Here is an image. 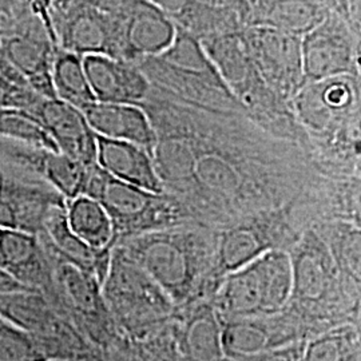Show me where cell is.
<instances>
[{"label": "cell", "mask_w": 361, "mask_h": 361, "mask_svg": "<svg viewBox=\"0 0 361 361\" xmlns=\"http://www.w3.org/2000/svg\"><path fill=\"white\" fill-rule=\"evenodd\" d=\"M28 7H32L30 0H0V18L11 19L18 13H23Z\"/></svg>", "instance_id": "obj_31"}, {"label": "cell", "mask_w": 361, "mask_h": 361, "mask_svg": "<svg viewBox=\"0 0 361 361\" xmlns=\"http://www.w3.org/2000/svg\"><path fill=\"white\" fill-rule=\"evenodd\" d=\"M0 268L34 292L51 295L54 262L39 234L0 228Z\"/></svg>", "instance_id": "obj_11"}, {"label": "cell", "mask_w": 361, "mask_h": 361, "mask_svg": "<svg viewBox=\"0 0 361 361\" xmlns=\"http://www.w3.org/2000/svg\"><path fill=\"white\" fill-rule=\"evenodd\" d=\"M109 310L121 323H137L150 313L165 312L168 295L142 268L119 247L113 245L107 276L102 285Z\"/></svg>", "instance_id": "obj_4"}, {"label": "cell", "mask_w": 361, "mask_h": 361, "mask_svg": "<svg viewBox=\"0 0 361 361\" xmlns=\"http://www.w3.org/2000/svg\"><path fill=\"white\" fill-rule=\"evenodd\" d=\"M39 235L55 256L95 276L104 285L110 267L113 246L107 249H95L82 241L67 224L66 205L52 210L44 222L43 232Z\"/></svg>", "instance_id": "obj_16"}, {"label": "cell", "mask_w": 361, "mask_h": 361, "mask_svg": "<svg viewBox=\"0 0 361 361\" xmlns=\"http://www.w3.org/2000/svg\"><path fill=\"white\" fill-rule=\"evenodd\" d=\"M0 319L25 329L40 341L55 335L67 317L42 293L20 292L0 295Z\"/></svg>", "instance_id": "obj_18"}, {"label": "cell", "mask_w": 361, "mask_h": 361, "mask_svg": "<svg viewBox=\"0 0 361 361\" xmlns=\"http://www.w3.org/2000/svg\"><path fill=\"white\" fill-rule=\"evenodd\" d=\"M50 3H51V0H31L32 8L35 10V13H38L39 16H40L46 23H47V26L51 28L50 19H49V8H50ZM52 34H54V32H52ZM54 38H55V37H54Z\"/></svg>", "instance_id": "obj_35"}, {"label": "cell", "mask_w": 361, "mask_h": 361, "mask_svg": "<svg viewBox=\"0 0 361 361\" xmlns=\"http://www.w3.org/2000/svg\"><path fill=\"white\" fill-rule=\"evenodd\" d=\"M49 19L59 49L79 56L116 54V16L68 0H51Z\"/></svg>", "instance_id": "obj_6"}, {"label": "cell", "mask_w": 361, "mask_h": 361, "mask_svg": "<svg viewBox=\"0 0 361 361\" xmlns=\"http://www.w3.org/2000/svg\"><path fill=\"white\" fill-rule=\"evenodd\" d=\"M83 65L97 102L142 106L152 85L137 63L109 55L83 56Z\"/></svg>", "instance_id": "obj_12"}, {"label": "cell", "mask_w": 361, "mask_h": 361, "mask_svg": "<svg viewBox=\"0 0 361 361\" xmlns=\"http://www.w3.org/2000/svg\"><path fill=\"white\" fill-rule=\"evenodd\" d=\"M353 356L348 337L329 334L312 341L304 350L301 361H347Z\"/></svg>", "instance_id": "obj_27"}, {"label": "cell", "mask_w": 361, "mask_h": 361, "mask_svg": "<svg viewBox=\"0 0 361 361\" xmlns=\"http://www.w3.org/2000/svg\"><path fill=\"white\" fill-rule=\"evenodd\" d=\"M44 361H79V360H63V359H50V360Z\"/></svg>", "instance_id": "obj_38"}, {"label": "cell", "mask_w": 361, "mask_h": 361, "mask_svg": "<svg viewBox=\"0 0 361 361\" xmlns=\"http://www.w3.org/2000/svg\"><path fill=\"white\" fill-rule=\"evenodd\" d=\"M58 152L91 166L97 164V134L82 110L56 98H43L32 113Z\"/></svg>", "instance_id": "obj_13"}, {"label": "cell", "mask_w": 361, "mask_h": 361, "mask_svg": "<svg viewBox=\"0 0 361 361\" xmlns=\"http://www.w3.org/2000/svg\"><path fill=\"white\" fill-rule=\"evenodd\" d=\"M20 292H34V290L27 288L26 285L19 283L8 271L0 268V295L20 293Z\"/></svg>", "instance_id": "obj_30"}, {"label": "cell", "mask_w": 361, "mask_h": 361, "mask_svg": "<svg viewBox=\"0 0 361 361\" xmlns=\"http://www.w3.org/2000/svg\"><path fill=\"white\" fill-rule=\"evenodd\" d=\"M255 359L256 361H296L293 352H288V350L274 352V353H269L265 356L258 355Z\"/></svg>", "instance_id": "obj_36"}, {"label": "cell", "mask_w": 361, "mask_h": 361, "mask_svg": "<svg viewBox=\"0 0 361 361\" xmlns=\"http://www.w3.org/2000/svg\"><path fill=\"white\" fill-rule=\"evenodd\" d=\"M349 13L352 27L360 35L361 0H349Z\"/></svg>", "instance_id": "obj_34"}, {"label": "cell", "mask_w": 361, "mask_h": 361, "mask_svg": "<svg viewBox=\"0 0 361 361\" xmlns=\"http://www.w3.org/2000/svg\"><path fill=\"white\" fill-rule=\"evenodd\" d=\"M293 290L289 253L265 250L225 279L217 296L219 312L228 319H250L283 310Z\"/></svg>", "instance_id": "obj_1"}, {"label": "cell", "mask_w": 361, "mask_h": 361, "mask_svg": "<svg viewBox=\"0 0 361 361\" xmlns=\"http://www.w3.org/2000/svg\"><path fill=\"white\" fill-rule=\"evenodd\" d=\"M0 159L13 168L46 180L66 201L83 194L92 166L61 152L38 149L1 138Z\"/></svg>", "instance_id": "obj_10"}, {"label": "cell", "mask_w": 361, "mask_h": 361, "mask_svg": "<svg viewBox=\"0 0 361 361\" xmlns=\"http://www.w3.org/2000/svg\"><path fill=\"white\" fill-rule=\"evenodd\" d=\"M355 30L335 13L301 37V65L305 83L350 75L356 67Z\"/></svg>", "instance_id": "obj_7"}, {"label": "cell", "mask_w": 361, "mask_h": 361, "mask_svg": "<svg viewBox=\"0 0 361 361\" xmlns=\"http://www.w3.org/2000/svg\"><path fill=\"white\" fill-rule=\"evenodd\" d=\"M47 360L35 337L0 319V361Z\"/></svg>", "instance_id": "obj_26"}, {"label": "cell", "mask_w": 361, "mask_h": 361, "mask_svg": "<svg viewBox=\"0 0 361 361\" xmlns=\"http://www.w3.org/2000/svg\"><path fill=\"white\" fill-rule=\"evenodd\" d=\"M0 138L38 149L58 152L37 116L20 109L0 110Z\"/></svg>", "instance_id": "obj_25"}, {"label": "cell", "mask_w": 361, "mask_h": 361, "mask_svg": "<svg viewBox=\"0 0 361 361\" xmlns=\"http://www.w3.org/2000/svg\"><path fill=\"white\" fill-rule=\"evenodd\" d=\"M229 3H232L233 6L238 10V13L241 15V19L244 22V13H245L246 8L255 1V0H228Z\"/></svg>", "instance_id": "obj_37"}, {"label": "cell", "mask_w": 361, "mask_h": 361, "mask_svg": "<svg viewBox=\"0 0 361 361\" xmlns=\"http://www.w3.org/2000/svg\"><path fill=\"white\" fill-rule=\"evenodd\" d=\"M269 343L265 328L252 319H231L221 328L222 352L231 359H255L268 349Z\"/></svg>", "instance_id": "obj_23"}, {"label": "cell", "mask_w": 361, "mask_h": 361, "mask_svg": "<svg viewBox=\"0 0 361 361\" xmlns=\"http://www.w3.org/2000/svg\"><path fill=\"white\" fill-rule=\"evenodd\" d=\"M147 1L153 3L155 6L161 7L162 10H165L166 13L173 15V13H178L188 0H147Z\"/></svg>", "instance_id": "obj_33"}, {"label": "cell", "mask_w": 361, "mask_h": 361, "mask_svg": "<svg viewBox=\"0 0 361 361\" xmlns=\"http://www.w3.org/2000/svg\"><path fill=\"white\" fill-rule=\"evenodd\" d=\"M97 165L118 180L153 193H165L153 155L135 143L97 135Z\"/></svg>", "instance_id": "obj_15"}, {"label": "cell", "mask_w": 361, "mask_h": 361, "mask_svg": "<svg viewBox=\"0 0 361 361\" xmlns=\"http://www.w3.org/2000/svg\"><path fill=\"white\" fill-rule=\"evenodd\" d=\"M183 352L190 361H221V326L210 308H201L185 325Z\"/></svg>", "instance_id": "obj_22"}, {"label": "cell", "mask_w": 361, "mask_h": 361, "mask_svg": "<svg viewBox=\"0 0 361 361\" xmlns=\"http://www.w3.org/2000/svg\"><path fill=\"white\" fill-rule=\"evenodd\" d=\"M246 51L259 78L281 97H293L305 85L301 65V37L265 26L241 31Z\"/></svg>", "instance_id": "obj_5"}, {"label": "cell", "mask_w": 361, "mask_h": 361, "mask_svg": "<svg viewBox=\"0 0 361 361\" xmlns=\"http://www.w3.org/2000/svg\"><path fill=\"white\" fill-rule=\"evenodd\" d=\"M43 98L31 87L13 86L0 77V110L20 109L32 114Z\"/></svg>", "instance_id": "obj_28"}, {"label": "cell", "mask_w": 361, "mask_h": 361, "mask_svg": "<svg viewBox=\"0 0 361 361\" xmlns=\"http://www.w3.org/2000/svg\"><path fill=\"white\" fill-rule=\"evenodd\" d=\"M290 256L293 290L300 298L317 300L323 296L331 280V261L323 244L308 234Z\"/></svg>", "instance_id": "obj_19"}, {"label": "cell", "mask_w": 361, "mask_h": 361, "mask_svg": "<svg viewBox=\"0 0 361 361\" xmlns=\"http://www.w3.org/2000/svg\"><path fill=\"white\" fill-rule=\"evenodd\" d=\"M265 250L268 249L261 234L249 226H240L224 233L217 249L219 264L229 273L249 264Z\"/></svg>", "instance_id": "obj_24"}, {"label": "cell", "mask_w": 361, "mask_h": 361, "mask_svg": "<svg viewBox=\"0 0 361 361\" xmlns=\"http://www.w3.org/2000/svg\"><path fill=\"white\" fill-rule=\"evenodd\" d=\"M116 58L140 63L168 50L177 35L170 13L147 0H129L116 13Z\"/></svg>", "instance_id": "obj_8"}, {"label": "cell", "mask_w": 361, "mask_h": 361, "mask_svg": "<svg viewBox=\"0 0 361 361\" xmlns=\"http://www.w3.org/2000/svg\"><path fill=\"white\" fill-rule=\"evenodd\" d=\"M83 194L98 201L109 214L114 244L135 234L157 231L177 214L166 194L153 193L118 180L97 164L90 168Z\"/></svg>", "instance_id": "obj_3"}, {"label": "cell", "mask_w": 361, "mask_h": 361, "mask_svg": "<svg viewBox=\"0 0 361 361\" xmlns=\"http://www.w3.org/2000/svg\"><path fill=\"white\" fill-rule=\"evenodd\" d=\"M52 87L55 98L79 110L97 102L83 65V56L58 49L51 67Z\"/></svg>", "instance_id": "obj_21"}, {"label": "cell", "mask_w": 361, "mask_h": 361, "mask_svg": "<svg viewBox=\"0 0 361 361\" xmlns=\"http://www.w3.org/2000/svg\"><path fill=\"white\" fill-rule=\"evenodd\" d=\"M107 13H119L129 0H68Z\"/></svg>", "instance_id": "obj_29"}, {"label": "cell", "mask_w": 361, "mask_h": 361, "mask_svg": "<svg viewBox=\"0 0 361 361\" xmlns=\"http://www.w3.org/2000/svg\"><path fill=\"white\" fill-rule=\"evenodd\" d=\"M83 114L98 137L135 143L153 155L157 134L142 106L94 102Z\"/></svg>", "instance_id": "obj_14"}, {"label": "cell", "mask_w": 361, "mask_h": 361, "mask_svg": "<svg viewBox=\"0 0 361 361\" xmlns=\"http://www.w3.org/2000/svg\"><path fill=\"white\" fill-rule=\"evenodd\" d=\"M320 3L323 4L328 13H335L337 16H340L341 19H344L348 23L349 26L352 27L350 13H349V0H320Z\"/></svg>", "instance_id": "obj_32"}, {"label": "cell", "mask_w": 361, "mask_h": 361, "mask_svg": "<svg viewBox=\"0 0 361 361\" xmlns=\"http://www.w3.org/2000/svg\"><path fill=\"white\" fill-rule=\"evenodd\" d=\"M328 11L320 0H255L244 13V25L265 26L302 37Z\"/></svg>", "instance_id": "obj_17"}, {"label": "cell", "mask_w": 361, "mask_h": 361, "mask_svg": "<svg viewBox=\"0 0 361 361\" xmlns=\"http://www.w3.org/2000/svg\"><path fill=\"white\" fill-rule=\"evenodd\" d=\"M30 1H31V0H30Z\"/></svg>", "instance_id": "obj_39"}, {"label": "cell", "mask_w": 361, "mask_h": 361, "mask_svg": "<svg viewBox=\"0 0 361 361\" xmlns=\"http://www.w3.org/2000/svg\"><path fill=\"white\" fill-rule=\"evenodd\" d=\"M66 219L70 229L87 245L107 249L114 245L111 219L102 205L82 194L66 201Z\"/></svg>", "instance_id": "obj_20"}, {"label": "cell", "mask_w": 361, "mask_h": 361, "mask_svg": "<svg viewBox=\"0 0 361 361\" xmlns=\"http://www.w3.org/2000/svg\"><path fill=\"white\" fill-rule=\"evenodd\" d=\"M3 164L7 177L0 193V228L40 234L52 210L66 205L65 198L46 180Z\"/></svg>", "instance_id": "obj_9"}, {"label": "cell", "mask_w": 361, "mask_h": 361, "mask_svg": "<svg viewBox=\"0 0 361 361\" xmlns=\"http://www.w3.org/2000/svg\"><path fill=\"white\" fill-rule=\"evenodd\" d=\"M168 297L180 301L192 290L201 267L202 238L194 232L150 231L116 241Z\"/></svg>", "instance_id": "obj_2"}]
</instances>
